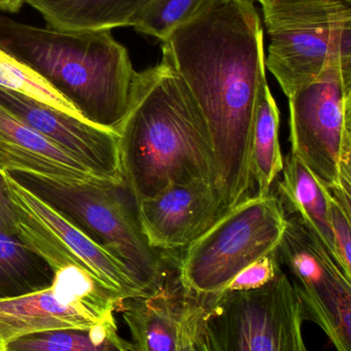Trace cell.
I'll return each instance as SVG.
<instances>
[{"instance_id":"cell-1","label":"cell","mask_w":351,"mask_h":351,"mask_svg":"<svg viewBox=\"0 0 351 351\" xmlns=\"http://www.w3.org/2000/svg\"><path fill=\"white\" fill-rule=\"evenodd\" d=\"M115 133L124 185L135 204L173 185L218 188L207 125L185 82L163 58L136 72L127 112Z\"/></svg>"},{"instance_id":"cell-2","label":"cell","mask_w":351,"mask_h":351,"mask_svg":"<svg viewBox=\"0 0 351 351\" xmlns=\"http://www.w3.org/2000/svg\"><path fill=\"white\" fill-rule=\"evenodd\" d=\"M0 49L41 74L93 125L115 132L136 71L111 30H62L0 16Z\"/></svg>"},{"instance_id":"cell-3","label":"cell","mask_w":351,"mask_h":351,"mask_svg":"<svg viewBox=\"0 0 351 351\" xmlns=\"http://www.w3.org/2000/svg\"><path fill=\"white\" fill-rule=\"evenodd\" d=\"M263 6L265 67L288 98L331 67L351 80V0H275Z\"/></svg>"},{"instance_id":"cell-4","label":"cell","mask_w":351,"mask_h":351,"mask_svg":"<svg viewBox=\"0 0 351 351\" xmlns=\"http://www.w3.org/2000/svg\"><path fill=\"white\" fill-rule=\"evenodd\" d=\"M286 215L275 196H253L227 210L187 247L181 284L200 300L222 293L247 266L275 251Z\"/></svg>"},{"instance_id":"cell-5","label":"cell","mask_w":351,"mask_h":351,"mask_svg":"<svg viewBox=\"0 0 351 351\" xmlns=\"http://www.w3.org/2000/svg\"><path fill=\"white\" fill-rule=\"evenodd\" d=\"M27 189L119 258L152 293L166 278V267L150 247L120 190L109 184H73L26 173H10ZM125 189V188H124Z\"/></svg>"},{"instance_id":"cell-6","label":"cell","mask_w":351,"mask_h":351,"mask_svg":"<svg viewBox=\"0 0 351 351\" xmlns=\"http://www.w3.org/2000/svg\"><path fill=\"white\" fill-rule=\"evenodd\" d=\"M201 301L212 351H307L302 307L282 269L263 288Z\"/></svg>"},{"instance_id":"cell-7","label":"cell","mask_w":351,"mask_h":351,"mask_svg":"<svg viewBox=\"0 0 351 351\" xmlns=\"http://www.w3.org/2000/svg\"><path fill=\"white\" fill-rule=\"evenodd\" d=\"M293 156L333 192L351 178V80L338 65L288 98Z\"/></svg>"},{"instance_id":"cell-8","label":"cell","mask_w":351,"mask_h":351,"mask_svg":"<svg viewBox=\"0 0 351 351\" xmlns=\"http://www.w3.org/2000/svg\"><path fill=\"white\" fill-rule=\"evenodd\" d=\"M14 206L20 239L52 268L78 266L124 299L150 294L109 250L62 216L10 173L0 171Z\"/></svg>"},{"instance_id":"cell-9","label":"cell","mask_w":351,"mask_h":351,"mask_svg":"<svg viewBox=\"0 0 351 351\" xmlns=\"http://www.w3.org/2000/svg\"><path fill=\"white\" fill-rule=\"evenodd\" d=\"M276 255L292 276L304 319L319 325L337 351H350L351 282L296 215L286 217Z\"/></svg>"},{"instance_id":"cell-10","label":"cell","mask_w":351,"mask_h":351,"mask_svg":"<svg viewBox=\"0 0 351 351\" xmlns=\"http://www.w3.org/2000/svg\"><path fill=\"white\" fill-rule=\"evenodd\" d=\"M124 300L78 266L56 269L47 288L0 300V351L20 336L95 325L119 311Z\"/></svg>"},{"instance_id":"cell-11","label":"cell","mask_w":351,"mask_h":351,"mask_svg":"<svg viewBox=\"0 0 351 351\" xmlns=\"http://www.w3.org/2000/svg\"><path fill=\"white\" fill-rule=\"evenodd\" d=\"M0 104L45 136L93 174L115 187L125 188L119 136L61 111L0 88Z\"/></svg>"},{"instance_id":"cell-12","label":"cell","mask_w":351,"mask_h":351,"mask_svg":"<svg viewBox=\"0 0 351 351\" xmlns=\"http://www.w3.org/2000/svg\"><path fill=\"white\" fill-rule=\"evenodd\" d=\"M135 204L142 233L156 251L189 247L227 212L218 188L204 183L170 186Z\"/></svg>"},{"instance_id":"cell-13","label":"cell","mask_w":351,"mask_h":351,"mask_svg":"<svg viewBox=\"0 0 351 351\" xmlns=\"http://www.w3.org/2000/svg\"><path fill=\"white\" fill-rule=\"evenodd\" d=\"M0 171L41 176L65 183L111 185L93 174L1 104Z\"/></svg>"},{"instance_id":"cell-14","label":"cell","mask_w":351,"mask_h":351,"mask_svg":"<svg viewBox=\"0 0 351 351\" xmlns=\"http://www.w3.org/2000/svg\"><path fill=\"white\" fill-rule=\"evenodd\" d=\"M189 298L177 274L166 276L154 292L124 300L119 311L131 333V351H177Z\"/></svg>"},{"instance_id":"cell-15","label":"cell","mask_w":351,"mask_h":351,"mask_svg":"<svg viewBox=\"0 0 351 351\" xmlns=\"http://www.w3.org/2000/svg\"><path fill=\"white\" fill-rule=\"evenodd\" d=\"M282 174L284 177L278 185V191L284 210L298 216L338 264L330 225L331 191L292 154L286 158Z\"/></svg>"},{"instance_id":"cell-16","label":"cell","mask_w":351,"mask_h":351,"mask_svg":"<svg viewBox=\"0 0 351 351\" xmlns=\"http://www.w3.org/2000/svg\"><path fill=\"white\" fill-rule=\"evenodd\" d=\"M150 0H26L47 26L62 30H111L132 26Z\"/></svg>"},{"instance_id":"cell-17","label":"cell","mask_w":351,"mask_h":351,"mask_svg":"<svg viewBox=\"0 0 351 351\" xmlns=\"http://www.w3.org/2000/svg\"><path fill=\"white\" fill-rule=\"evenodd\" d=\"M1 351H131L113 315L89 327L47 330L14 338Z\"/></svg>"},{"instance_id":"cell-18","label":"cell","mask_w":351,"mask_h":351,"mask_svg":"<svg viewBox=\"0 0 351 351\" xmlns=\"http://www.w3.org/2000/svg\"><path fill=\"white\" fill-rule=\"evenodd\" d=\"M280 123V110L267 84L258 105L251 150V178L261 197L270 195L272 184L284 170Z\"/></svg>"},{"instance_id":"cell-19","label":"cell","mask_w":351,"mask_h":351,"mask_svg":"<svg viewBox=\"0 0 351 351\" xmlns=\"http://www.w3.org/2000/svg\"><path fill=\"white\" fill-rule=\"evenodd\" d=\"M54 276L53 268L19 235L0 232V300L47 288Z\"/></svg>"},{"instance_id":"cell-20","label":"cell","mask_w":351,"mask_h":351,"mask_svg":"<svg viewBox=\"0 0 351 351\" xmlns=\"http://www.w3.org/2000/svg\"><path fill=\"white\" fill-rule=\"evenodd\" d=\"M0 88L16 93L25 98L61 111L80 121H88L82 117V113L67 99L57 92L41 74L1 49Z\"/></svg>"},{"instance_id":"cell-21","label":"cell","mask_w":351,"mask_h":351,"mask_svg":"<svg viewBox=\"0 0 351 351\" xmlns=\"http://www.w3.org/2000/svg\"><path fill=\"white\" fill-rule=\"evenodd\" d=\"M207 0H150L132 27L142 34L165 41L175 29L193 18Z\"/></svg>"},{"instance_id":"cell-22","label":"cell","mask_w":351,"mask_h":351,"mask_svg":"<svg viewBox=\"0 0 351 351\" xmlns=\"http://www.w3.org/2000/svg\"><path fill=\"white\" fill-rule=\"evenodd\" d=\"M205 315L202 301L190 295L179 327L177 351H212L206 332Z\"/></svg>"},{"instance_id":"cell-23","label":"cell","mask_w":351,"mask_h":351,"mask_svg":"<svg viewBox=\"0 0 351 351\" xmlns=\"http://www.w3.org/2000/svg\"><path fill=\"white\" fill-rule=\"evenodd\" d=\"M282 269L275 250L245 268L223 292H245L263 288L270 284Z\"/></svg>"},{"instance_id":"cell-24","label":"cell","mask_w":351,"mask_h":351,"mask_svg":"<svg viewBox=\"0 0 351 351\" xmlns=\"http://www.w3.org/2000/svg\"><path fill=\"white\" fill-rule=\"evenodd\" d=\"M329 215L338 265L346 278L351 282V214L346 212V208L331 195Z\"/></svg>"},{"instance_id":"cell-25","label":"cell","mask_w":351,"mask_h":351,"mask_svg":"<svg viewBox=\"0 0 351 351\" xmlns=\"http://www.w3.org/2000/svg\"><path fill=\"white\" fill-rule=\"evenodd\" d=\"M0 232L8 235H18L14 206L8 195L3 176L0 173Z\"/></svg>"},{"instance_id":"cell-26","label":"cell","mask_w":351,"mask_h":351,"mask_svg":"<svg viewBox=\"0 0 351 351\" xmlns=\"http://www.w3.org/2000/svg\"><path fill=\"white\" fill-rule=\"evenodd\" d=\"M26 0H0V10L8 12H18Z\"/></svg>"},{"instance_id":"cell-27","label":"cell","mask_w":351,"mask_h":351,"mask_svg":"<svg viewBox=\"0 0 351 351\" xmlns=\"http://www.w3.org/2000/svg\"><path fill=\"white\" fill-rule=\"evenodd\" d=\"M253 1H255V0H253ZM256 1L260 2V3L263 4L266 3V2L275 1V0H256Z\"/></svg>"}]
</instances>
